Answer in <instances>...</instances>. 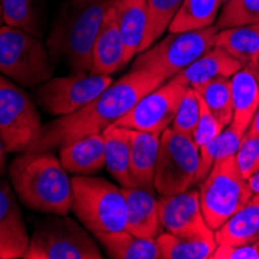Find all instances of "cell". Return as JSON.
Returning <instances> with one entry per match:
<instances>
[{"instance_id":"5bb4252c","label":"cell","mask_w":259,"mask_h":259,"mask_svg":"<svg viewBox=\"0 0 259 259\" xmlns=\"http://www.w3.org/2000/svg\"><path fill=\"white\" fill-rule=\"evenodd\" d=\"M30 244L27 225L11 186L0 182V259L23 257Z\"/></svg>"},{"instance_id":"f546056e","label":"cell","mask_w":259,"mask_h":259,"mask_svg":"<svg viewBox=\"0 0 259 259\" xmlns=\"http://www.w3.org/2000/svg\"><path fill=\"white\" fill-rule=\"evenodd\" d=\"M202 103L214 115L222 127H227L233 120V100L230 78L211 81L202 87L194 89Z\"/></svg>"},{"instance_id":"4dcf8cb0","label":"cell","mask_w":259,"mask_h":259,"mask_svg":"<svg viewBox=\"0 0 259 259\" xmlns=\"http://www.w3.org/2000/svg\"><path fill=\"white\" fill-rule=\"evenodd\" d=\"M183 0H148V28L140 53L155 44L171 25Z\"/></svg>"},{"instance_id":"cb8c5ba5","label":"cell","mask_w":259,"mask_h":259,"mask_svg":"<svg viewBox=\"0 0 259 259\" xmlns=\"http://www.w3.org/2000/svg\"><path fill=\"white\" fill-rule=\"evenodd\" d=\"M106 168L121 186H135L131 176V137L132 129L112 124L103 132Z\"/></svg>"},{"instance_id":"30bf717a","label":"cell","mask_w":259,"mask_h":259,"mask_svg":"<svg viewBox=\"0 0 259 259\" xmlns=\"http://www.w3.org/2000/svg\"><path fill=\"white\" fill-rule=\"evenodd\" d=\"M42 129L31 98L0 73V137L7 152H25Z\"/></svg>"},{"instance_id":"484cf974","label":"cell","mask_w":259,"mask_h":259,"mask_svg":"<svg viewBox=\"0 0 259 259\" xmlns=\"http://www.w3.org/2000/svg\"><path fill=\"white\" fill-rule=\"evenodd\" d=\"M97 241L113 259H161L157 239L140 238L127 230L100 234Z\"/></svg>"},{"instance_id":"ab89813d","label":"cell","mask_w":259,"mask_h":259,"mask_svg":"<svg viewBox=\"0 0 259 259\" xmlns=\"http://www.w3.org/2000/svg\"><path fill=\"white\" fill-rule=\"evenodd\" d=\"M4 23V8H2V0H0V27Z\"/></svg>"},{"instance_id":"8d00e7d4","label":"cell","mask_w":259,"mask_h":259,"mask_svg":"<svg viewBox=\"0 0 259 259\" xmlns=\"http://www.w3.org/2000/svg\"><path fill=\"white\" fill-rule=\"evenodd\" d=\"M5 166H7V149L2 141V137H0V177L5 172Z\"/></svg>"},{"instance_id":"836d02e7","label":"cell","mask_w":259,"mask_h":259,"mask_svg":"<svg viewBox=\"0 0 259 259\" xmlns=\"http://www.w3.org/2000/svg\"><path fill=\"white\" fill-rule=\"evenodd\" d=\"M234 161L244 179H250L259 169V137L245 132L242 135L238 152L234 154Z\"/></svg>"},{"instance_id":"60d3db41","label":"cell","mask_w":259,"mask_h":259,"mask_svg":"<svg viewBox=\"0 0 259 259\" xmlns=\"http://www.w3.org/2000/svg\"><path fill=\"white\" fill-rule=\"evenodd\" d=\"M228 2V0H222V4H227Z\"/></svg>"},{"instance_id":"603a6c76","label":"cell","mask_w":259,"mask_h":259,"mask_svg":"<svg viewBox=\"0 0 259 259\" xmlns=\"http://www.w3.org/2000/svg\"><path fill=\"white\" fill-rule=\"evenodd\" d=\"M218 245H238L259 241V194L234 213L221 228L214 231Z\"/></svg>"},{"instance_id":"7c38bea8","label":"cell","mask_w":259,"mask_h":259,"mask_svg":"<svg viewBox=\"0 0 259 259\" xmlns=\"http://www.w3.org/2000/svg\"><path fill=\"white\" fill-rule=\"evenodd\" d=\"M186 85L174 79L164 81L141 98L121 120L115 124L143 132L161 134L172 124L177 107L186 92Z\"/></svg>"},{"instance_id":"52a82bcc","label":"cell","mask_w":259,"mask_h":259,"mask_svg":"<svg viewBox=\"0 0 259 259\" xmlns=\"http://www.w3.org/2000/svg\"><path fill=\"white\" fill-rule=\"evenodd\" d=\"M200 206L211 230L221 228L253 196L248 180L242 177L234 157L218 160L200 183Z\"/></svg>"},{"instance_id":"2e32d148","label":"cell","mask_w":259,"mask_h":259,"mask_svg":"<svg viewBox=\"0 0 259 259\" xmlns=\"http://www.w3.org/2000/svg\"><path fill=\"white\" fill-rule=\"evenodd\" d=\"M244 65L219 47H213L172 79L186 87H202L221 78H231Z\"/></svg>"},{"instance_id":"7402d4cb","label":"cell","mask_w":259,"mask_h":259,"mask_svg":"<svg viewBox=\"0 0 259 259\" xmlns=\"http://www.w3.org/2000/svg\"><path fill=\"white\" fill-rule=\"evenodd\" d=\"M124 42V62L140 53L148 28V0H115Z\"/></svg>"},{"instance_id":"9a60e30c","label":"cell","mask_w":259,"mask_h":259,"mask_svg":"<svg viewBox=\"0 0 259 259\" xmlns=\"http://www.w3.org/2000/svg\"><path fill=\"white\" fill-rule=\"evenodd\" d=\"M124 42L116 17V4H112L103 19L92 52V73L112 75L124 67Z\"/></svg>"},{"instance_id":"d590c367","label":"cell","mask_w":259,"mask_h":259,"mask_svg":"<svg viewBox=\"0 0 259 259\" xmlns=\"http://www.w3.org/2000/svg\"><path fill=\"white\" fill-rule=\"evenodd\" d=\"M211 259H259V241L238 245H218Z\"/></svg>"},{"instance_id":"9c48e42d","label":"cell","mask_w":259,"mask_h":259,"mask_svg":"<svg viewBox=\"0 0 259 259\" xmlns=\"http://www.w3.org/2000/svg\"><path fill=\"white\" fill-rule=\"evenodd\" d=\"M200 152L191 135L180 134L171 126L161 132L157 168L154 177L155 193L172 196L196 185Z\"/></svg>"},{"instance_id":"ac0fdd59","label":"cell","mask_w":259,"mask_h":259,"mask_svg":"<svg viewBox=\"0 0 259 259\" xmlns=\"http://www.w3.org/2000/svg\"><path fill=\"white\" fill-rule=\"evenodd\" d=\"M59 160L67 172L75 176H93L106 166L104 137L93 134L59 148Z\"/></svg>"},{"instance_id":"e575fe53","label":"cell","mask_w":259,"mask_h":259,"mask_svg":"<svg viewBox=\"0 0 259 259\" xmlns=\"http://www.w3.org/2000/svg\"><path fill=\"white\" fill-rule=\"evenodd\" d=\"M224 131V127L221 126V123L214 118V115L208 110V107L202 103L200 100V116H199V123L193 132V140L197 145L199 149H202L203 146H206L209 141H213L221 132Z\"/></svg>"},{"instance_id":"83f0119b","label":"cell","mask_w":259,"mask_h":259,"mask_svg":"<svg viewBox=\"0 0 259 259\" xmlns=\"http://www.w3.org/2000/svg\"><path fill=\"white\" fill-rule=\"evenodd\" d=\"M4 23L36 37L44 34V0H2Z\"/></svg>"},{"instance_id":"ba28073f","label":"cell","mask_w":259,"mask_h":259,"mask_svg":"<svg viewBox=\"0 0 259 259\" xmlns=\"http://www.w3.org/2000/svg\"><path fill=\"white\" fill-rule=\"evenodd\" d=\"M85 230L67 214H55L36 227L23 259H101V250Z\"/></svg>"},{"instance_id":"74e56055","label":"cell","mask_w":259,"mask_h":259,"mask_svg":"<svg viewBox=\"0 0 259 259\" xmlns=\"http://www.w3.org/2000/svg\"><path fill=\"white\" fill-rule=\"evenodd\" d=\"M247 132H250L251 135L259 137V107H257V110H256V113H254V116H253V120H251V123H250Z\"/></svg>"},{"instance_id":"e0dca14e","label":"cell","mask_w":259,"mask_h":259,"mask_svg":"<svg viewBox=\"0 0 259 259\" xmlns=\"http://www.w3.org/2000/svg\"><path fill=\"white\" fill-rule=\"evenodd\" d=\"M123 193L127 205L126 230L140 238L155 239L163 228L160 224L158 200L154 197V193L138 186H123Z\"/></svg>"},{"instance_id":"4316f807","label":"cell","mask_w":259,"mask_h":259,"mask_svg":"<svg viewBox=\"0 0 259 259\" xmlns=\"http://www.w3.org/2000/svg\"><path fill=\"white\" fill-rule=\"evenodd\" d=\"M222 0H183L169 25V33L196 31L214 25Z\"/></svg>"},{"instance_id":"5b68a950","label":"cell","mask_w":259,"mask_h":259,"mask_svg":"<svg viewBox=\"0 0 259 259\" xmlns=\"http://www.w3.org/2000/svg\"><path fill=\"white\" fill-rule=\"evenodd\" d=\"M55 64L40 37L10 25L0 27V73L4 76L34 87L53 76Z\"/></svg>"},{"instance_id":"ffe728a7","label":"cell","mask_w":259,"mask_h":259,"mask_svg":"<svg viewBox=\"0 0 259 259\" xmlns=\"http://www.w3.org/2000/svg\"><path fill=\"white\" fill-rule=\"evenodd\" d=\"M158 132L134 131L131 137V176L134 185L146 191L155 193L154 177L160 149Z\"/></svg>"},{"instance_id":"277c9868","label":"cell","mask_w":259,"mask_h":259,"mask_svg":"<svg viewBox=\"0 0 259 259\" xmlns=\"http://www.w3.org/2000/svg\"><path fill=\"white\" fill-rule=\"evenodd\" d=\"M72 188V211L93 236L126 230L127 205L123 186L92 176H75Z\"/></svg>"},{"instance_id":"1f68e13d","label":"cell","mask_w":259,"mask_h":259,"mask_svg":"<svg viewBox=\"0 0 259 259\" xmlns=\"http://www.w3.org/2000/svg\"><path fill=\"white\" fill-rule=\"evenodd\" d=\"M259 23V0H228L218 16V30Z\"/></svg>"},{"instance_id":"7a4b0ae2","label":"cell","mask_w":259,"mask_h":259,"mask_svg":"<svg viewBox=\"0 0 259 259\" xmlns=\"http://www.w3.org/2000/svg\"><path fill=\"white\" fill-rule=\"evenodd\" d=\"M10 177L19 200L27 208L52 216L72 211V180L52 152H23L11 163Z\"/></svg>"},{"instance_id":"4fadbf2b","label":"cell","mask_w":259,"mask_h":259,"mask_svg":"<svg viewBox=\"0 0 259 259\" xmlns=\"http://www.w3.org/2000/svg\"><path fill=\"white\" fill-rule=\"evenodd\" d=\"M158 213L163 231L177 236L199 234L211 230L202 213L199 190L190 188L183 193L161 196L158 200Z\"/></svg>"},{"instance_id":"8fae6325","label":"cell","mask_w":259,"mask_h":259,"mask_svg":"<svg viewBox=\"0 0 259 259\" xmlns=\"http://www.w3.org/2000/svg\"><path fill=\"white\" fill-rule=\"evenodd\" d=\"M113 82L110 75L75 72L68 76L50 78L37 89V103L50 115L72 113L95 100Z\"/></svg>"},{"instance_id":"f1b7e54d","label":"cell","mask_w":259,"mask_h":259,"mask_svg":"<svg viewBox=\"0 0 259 259\" xmlns=\"http://www.w3.org/2000/svg\"><path fill=\"white\" fill-rule=\"evenodd\" d=\"M242 135L244 134L239 132L236 127L228 124L213 141H209L206 146L199 149L200 161H199V169L196 176V183H202L205 180V177L209 174L211 168H213V164L218 160L234 157V154L238 152V148L241 145Z\"/></svg>"},{"instance_id":"f35d334b","label":"cell","mask_w":259,"mask_h":259,"mask_svg":"<svg viewBox=\"0 0 259 259\" xmlns=\"http://www.w3.org/2000/svg\"><path fill=\"white\" fill-rule=\"evenodd\" d=\"M248 185L253 194H259V169L248 179Z\"/></svg>"},{"instance_id":"d6a6232c","label":"cell","mask_w":259,"mask_h":259,"mask_svg":"<svg viewBox=\"0 0 259 259\" xmlns=\"http://www.w3.org/2000/svg\"><path fill=\"white\" fill-rule=\"evenodd\" d=\"M200 116V98L193 87H188L177 107L171 127L180 134L193 135Z\"/></svg>"},{"instance_id":"d6986e66","label":"cell","mask_w":259,"mask_h":259,"mask_svg":"<svg viewBox=\"0 0 259 259\" xmlns=\"http://www.w3.org/2000/svg\"><path fill=\"white\" fill-rule=\"evenodd\" d=\"M233 120L231 126L245 134L259 107V70L242 67L230 78Z\"/></svg>"},{"instance_id":"3957f363","label":"cell","mask_w":259,"mask_h":259,"mask_svg":"<svg viewBox=\"0 0 259 259\" xmlns=\"http://www.w3.org/2000/svg\"><path fill=\"white\" fill-rule=\"evenodd\" d=\"M110 4L112 0H67L47 39L52 59L64 61L75 72H90L93 44Z\"/></svg>"},{"instance_id":"8992f818","label":"cell","mask_w":259,"mask_h":259,"mask_svg":"<svg viewBox=\"0 0 259 259\" xmlns=\"http://www.w3.org/2000/svg\"><path fill=\"white\" fill-rule=\"evenodd\" d=\"M218 33L216 25L196 31L169 33L158 44H152L141 52L135 58L132 68L146 70L169 81L213 49Z\"/></svg>"},{"instance_id":"44dd1931","label":"cell","mask_w":259,"mask_h":259,"mask_svg":"<svg viewBox=\"0 0 259 259\" xmlns=\"http://www.w3.org/2000/svg\"><path fill=\"white\" fill-rule=\"evenodd\" d=\"M155 239L161 259H211L218 247L213 230L186 236L161 231Z\"/></svg>"},{"instance_id":"6da1fadb","label":"cell","mask_w":259,"mask_h":259,"mask_svg":"<svg viewBox=\"0 0 259 259\" xmlns=\"http://www.w3.org/2000/svg\"><path fill=\"white\" fill-rule=\"evenodd\" d=\"M163 82L164 79L155 73L132 68L127 75L113 81L101 95L81 109L42 126L34 143L25 152H53L75 140L103 134Z\"/></svg>"},{"instance_id":"d4e9b609","label":"cell","mask_w":259,"mask_h":259,"mask_svg":"<svg viewBox=\"0 0 259 259\" xmlns=\"http://www.w3.org/2000/svg\"><path fill=\"white\" fill-rule=\"evenodd\" d=\"M214 47L236 58L244 67L259 70V23L219 30Z\"/></svg>"}]
</instances>
